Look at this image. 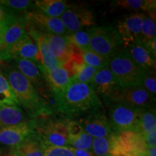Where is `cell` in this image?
I'll return each instance as SVG.
<instances>
[{"mask_svg":"<svg viewBox=\"0 0 156 156\" xmlns=\"http://www.w3.org/2000/svg\"><path fill=\"white\" fill-rule=\"evenodd\" d=\"M4 75L16 97L19 106L28 113L31 119L49 116L51 109L47 102L38 94L34 85L14 67L5 68Z\"/></svg>","mask_w":156,"mask_h":156,"instance_id":"cell-1","label":"cell"},{"mask_svg":"<svg viewBox=\"0 0 156 156\" xmlns=\"http://www.w3.org/2000/svg\"><path fill=\"white\" fill-rule=\"evenodd\" d=\"M70 42L80 50L90 49V29L87 30H79L68 34Z\"/></svg>","mask_w":156,"mask_h":156,"instance_id":"cell-31","label":"cell"},{"mask_svg":"<svg viewBox=\"0 0 156 156\" xmlns=\"http://www.w3.org/2000/svg\"><path fill=\"white\" fill-rule=\"evenodd\" d=\"M51 51L60 65L63 66L69 61L72 54V43L67 35L44 34Z\"/></svg>","mask_w":156,"mask_h":156,"instance_id":"cell-18","label":"cell"},{"mask_svg":"<svg viewBox=\"0 0 156 156\" xmlns=\"http://www.w3.org/2000/svg\"><path fill=\"white\" fill-rule=\"evenodd\" d=\"M27 34L26 21L24 15L17 16L2 29L0 39V61L12 46Z\"/></svg>","mask_w":156,"mask_h":156,"instance_id":"cell-13","label":"cell"},{"mask_svg":"<svg viewBox=\"0 0 156 156\" xmlns=\"http://www.w3.org/2000/svg\"><path fill=\"white\" fill-rule=\"evenodd\" d=\"M56 110L67 116H79L99 110L102 102L89 84L72 82L57 97Z\"/></svg>","mask_w":156,"mask_h":156,"instance_id":"cell-2","label":"cell"},{"mask_svg":"<svg viewBox=\"0 0 156 156\" xmlns=\"http://www.w3.org/2000/svg\"><path fill=\"white\" fill-rule=\"evenodd\" d=\"M123 48L127 51L132 61L144 72L155 69V58L141 43L136 42L124 45Z\"/></svg>","mask_w":156,"mask_h":156,"instance_id":"cell-19","label":"cell"},{"mask_svg":"<svg viewBox=\"0 0 156 156\" xmlns=\"http://www.w3.org/2000/svg\"><path fill=\"white\" fill-rule=\"evenodd\" d=\"M81 54L84 63L97 69H102L108 64V58L103 57L90 49L81 51Z\"/></svg>","mask_w":156,"mask_h":156,"instance_id":"cell-30","label":"cell"},{"mask_svg":"<svg viewBox=\"0 0 156 156\" xmlns=\"http://www.w3.org/2000/svg\"><path fill=\"white\" fill-rule=\"evenodd\" d=\"M0 39H1V30H0Z\"/></svg>","mask_w":156,"mask_h":156,"instance_id":"cell-44","label":"cell"},{"mask_svg":"<svg viewBox=\"0 0 156 156\" xmlns=\"http://www.w3.org/2000/svg\"><path fill=\"white\" fill-rule=\"evenodd\" d=\"M94 138L86 133L77 121L70 120L69 123L68 147L75 149L91 151Z\"/></svg>","mask_w":156,"mask_h":156,"instance_id":"cell-21","label":"cell"},{"mask_svg":"<svg viewBox=\"0 0 156 156\" xmlns=\"http://www.w3.org/2000/svg\"><path fill=\"white\" fill-rule=\"evenodd\" d=\"M156 36L154 37L153 39L148 41L145 42L143 44L144 46H145L146 49L151 53L152 56L155 58L156 57Z\"/></svg>","mask_w":156,"mask_h":156,"instance_id":"cell-37","label":"cell"},{"mask_svg":"<svg viewBox=\"0 0 156 156\" xmlns=\"http://www.w3.org/2000/svg\"><path fill=\"white\" fill-rule=\"evenodd\" d=\"M68 34L82 30L95 25V16L90 9L77 5H70L60 17Z\"/></svg>","mask_w":156,"mask_h":156,"instance_id":"cell-10","label":"cell"},{"mask_svg":"<svg viewBox=\"0 0 156 156\" xmlns=\"http://www.w3.org/2000/svg\"><path fill=\"white\" fill-rule=\"evenodd\" d=\"M15 68L26 77L34 85L37 92H46V80L37 64L34 61L27 59H15Z\"/></svg>","mask_w":156,"mask_h":156,"instance_id":"cell-17","label":"cell"},{"mask_svg":"<svg viewBox=\"0 0 156 156\" xmlns=\"http://www.w3.org/2000/svg\"><path fill=\"white\" fill-rule=\"evenodd\" d=\"M31 119L19 106H0V129L14 126Z\"/></svg>","mask_w":156,"mask_h":156,"instance_id":"cell-22","label":"cell"},{"mask_svg":"<svg viewBox=\"0 0 156 156\" xmlns=\"http://www.w3.org/2000/svg\"><path fill=\"white\" fill-rule=\"evenodd\" d=\"M108 66L120 87L136 86L141 84L144 71L132 61L123 47L109 58Z\"/></svg>","mask_w":156,"mask_h":156,"instance_id":"cell-3","label":"cell"},{"mask_svg":"<svg viewBox=\"0 0 156 156\" xmlns=\"http://www.w3.org/2000/svg\"><path fill=\"white\" fill-rule=\"evenodd\" d=\"M0 106H19V103L7 81L0 70Z\"/></svg>","mask_w":156,"mask_h":156,"instance_id":"cell-28","label":"cell"},{"mask_svg":"<svg viewBox=\"0 0 156 156\" xmlns=\"http://www.w3.org/2000/svg\"><path fill=\"white\" fill-rule=\"evenodd\" d=\"M141 110L132 108L124 103H113L109 109L108 119L112 131L115 133L137 132L138 121Z\"/></svg>","mask_w":156,"mask_h":156,"instance_id":"cell-6","label":"cell"},{"mask_svg":"<svg viewBox=\"0 0 156 156\" xmlns=\"http://www.w3.org/2000/svg\"><path fill=\"white\" fill-rule=\"evenodd\" d=\"M155 2L152 0H119L113 2L112 5L123 9H142L147 12L150 17L155 20Z\"/></svg>","mask_w":156,"mask_h":156,"instance_id":"cell-25","label":"cell"},{"mask_svg":"<svg viewBox=\"0 0 156 156\" xmlns=\"http://www.w3.org/2000/svg\"><path fill=\"white\" fill-rule=\"evenodd\" d=\"M17 17V15L12 14L10 11H9L2 4H0V30H1V32L2 29L10 24Z\"/></svg>","mask_w":156,"mask_h":156,"instance_id":"cell-36","label":"cell"},{"mask_svg":"<svg viewBox=\"0 0 156 156\" xmlns=\"http://www.w3.org/2000/svg\"><path fill=\"white\" fill-rule=\"evenodd\" d=\"M90 85L106 104H112L114 97L121 88L108 66L98 70Z\"/></svg>","mask_w":156,"mask_h":156,"instance_id":"cell-8","label":"cell"},{"mask_svg":"<svg viewBox=\"0 0 156 156\" xmlns=\"http://www.w3.org/2000/svg\"><path fill=\"white\" fill-rule=\"evenodd\" d=\"M0 156H18L13 148H9L8 151H3L0 153Z\"/></svg>","mask_w":156,"mask_h":156,"instance_id":"cell-41","label":"cell"},{"mask_svg":"<svg viewBox=\"0 0 156 156\" xmlns=\"http://www.w3.org/2000/svg\"><path fill=\"white\" fill-rule=\"evenodd\" d=\"M142 155H128V156H141Z\"/></svg>","mask_w":156,"mask_h":156,"instance_id":"cell-42","label":"cell"},{"mask_svg":"<svg viewBox=\"0 0 156 156\" xmlns=\"http://www.w3.org/2000/svg\"><path fill=\"white\" fill-rule=\"evenodd\" d=\"M36 131V121L29 119L17 125L0 129V143L15 148Z\"/></svg>","mask_w":156,"mask_h":156,"instance_id":"cell-11","label":"cell"},{"mask_svg":"<svg viewBox=\"0 0 156 156\" xmlns=\"http://www.w3.org/2000/svg\"><path fill=\"white\" fill-rule=\"evenodd\" d=\"M13 149L18 156H45L44 143L36 131Z\"/></svg>","mask_w":156,"mask_h":156,"instance_id":"cell-23","label":"cell"},{"mask_svg":"<svg viewBox=\"0 0 156 156\" xmlns=\"http://www.w3.org/2000/svg\"><path fill=\"white\" fill-rule=\"evenodd\" d=\"M38 118L36 121V131L44 145L53 147H68L69 123L70 119Z\"/></svg>","mask_w":156,"mask_h":156,"instance_id":"cell-4","label":"cell"},{"mask_svg":"<svg viewBox=\"0 0 156 156\" xmlns=\"http://www.w3.org/2000/svg\"><path fill=\"white\" fill-rule=\"evenodd\" d=\"M71 151L74 156H95L92 151H85V150L75 149L71 147H68Z\"/></svg>","mask_w":156,"mask_h":156,"instance_id":"cell-39","label":"cell"},{"mask_svg":"<svg viewBox=\"0 0 156 156\" xmlns=\"http://www.w3.org/2000/svg\"><path fill=\"white\" fill-rule=\"evenodd\" d=\"M141 156H156V147H146L145 151Z\"/></svg>","mask_w":156,"mask_h":156,"instance_id":"cell-40","label":"cell"},{"mask_svg":"<svg viewBox=\"0 0 156 156\" xmlns=\"http://www.w3.org/2000/svg\"><path fill=\"white\" fill-rule=\"evenodd\" d=\"M116 133L112 132L108 136L94 138L92 150L95 156H114V145Z\"/></svg>","mask_w":156,"mask_h":156,"instance_id":"cell-26","label":"cell"},{"mask_svg":"<svg viewBox=\"0 0 156 156\" xmlns=\"http://www.w3.org/2000/svg\"><path fill=\"white\" fill-rule=\"evenodd\" d=\"M0 4L17 16H21L17 15L20 13H24L25 15L36 9L34 2L29 0H2L0 1Z\"/></svg>","mask_w":156,"mask_h":156,"instance_id":"cell-29","label":"cell"},{"mask_svg":"<svg viewBox=\"0 0 156 156\" xmlns=\"http://www.w3.org/2000/svg\"><path fill=\"white\" fill-rule=\"evenodd\" d=\"M156 129L155 108L142 109L138 121V133L145 136Z\"/></svg>","mask_w":156,"mask_h":156,"instance_id":"cell-27","label":"cell"},{"mask_svg":"<svg viewBox=\"0 0 156 156\" xmlns=\"http://www.w3.org/2000/svg\"><path fill=\"white\" fill-rule=\"evenodd\" d=\"M15 59L31 60L36 64L39 62V54L37 45L28 34H25L9 48L1 61Z\"/></svg>","mask_w":156,"mask_h":156,"instance_id":"cell-14","label":"cell"},{"mask_svg":"<svg viewBox=\"0 0 156 156\" xmlns=\"http://www.w3.org/2000/svg\"><path fill=\"white\" fill-rule=\"evenodd\" d=\"M145 142L147 147H155L156 145V129L145 136Z\"/></svg>","mask_w":156,"mask_h":156,"instance_id":"cell-38","label":"cell"},{"mask_svg":"<svg viewBox=\"0 0 156 156\" xmlns=\"http://www.w3.org/2000/svg\"><path fill=\"white\" fill-rule=\"evenodd\" d=\"M3 151V150L2 149V148L1 147H0V153H2V152Z\"/></svg>","mask_w":156,"mask_h":156,"instance_id":"cell-43","label":"cell"},{"mask_svg":"<svg viewBox=\"0 0 156 156\" xmlns=\"http://www.w3.org/2000/svg\"><path fill=\"white\" fill-rule=\"evenodd\" d=\"M36 9L51 17L60 18L62 14L69 7V4L64 0H38L35 1Z\"/></svg>","mask_w":156,"mask_h":156,"instance_id":"cell-24","label":"cell"},{"mask_svg":"<svg viewBox=\"0 0 156 156\" xmlns=\"http://www.w3.org/2000/svg\"><path fill=\"white\" fill-rule=\"evenodd\" d=\"M121 103L136 109L154 108L155 98L141 85L121 87L113 103ZM112 103V104H113Z\"/></svg>","mask_w":156,"mask_h":156,"instance_id":"cell-7","label":"cell"},{"mask_svg":"<svg viewBox=\"0 0 156 156\" xmlns=\"http://www.w3.org/2000/svg\"><path fill=\"white\" fill-rule=\"evenodd\" d=\"M27 34L34 41L37 45L39 54V62L37 64L41 71H52L60 67V64L56 59L49 47L46 39L42 33L35 30L34 29L26 27Z\"/></svg>","mask_w":156,"mask_h":156,"instance_id":"cell-15","label":"cell"},{"mask_svg":"<svg viewBox=\"0 0 156 156\" xmlns=\"http://www.w3.org/2000/svg\"><path fill=\"white\" fill-rule=\"evenodd\" d=\"M24 17L26 21V27L42 34L61 36L68 34L60 18L46 16L36 9L25 14Z\"/></svg>","mask_w":156,"mask_h":156,"instance_id":"cell-9","label":"cell"},{"mask_svg":"<svg viewBox=\"0 0 156 156\" xmlns=\"http://www.w3.org/2000/svg\"><path fill=\"white\" fill-rule=\"evenodd\" d=\"M140 85L145 88L152 97L155 98L156 93V79L155 70L144 72Z\"/></svg>","mask_w":156,"mask_h":156,"instance_id":"cell-34","label":"cell"},{"mask_svg":"<svg viewBox=\"0 0 156 156\" xmlns=\"http://www.w3.org/2000/svg\"><path fill=\"white\" fill-rule=\"evenodd\" d=\"M155 20L152 19L149 16H145L142 26L140 42L143 44L153 39L154 37H155Z\"/></svg>","mask_w":156,"mask_h":156,"instance_id":"cell-33","label":"cell"},{"mask_svg":"<svg viewBox=\"0 0 156 156\" xmlns=\"http://www.w3.org/2000/svg\"><path fill=\"white\" fill-rule=\"evenodd\" d=\"M45 156H74L68 147H53L44 144Z\"/></svg>","mask_w":156,"mask_h":156,"instance_id":"cell-35","label":"cell"},{"mask_svg":"<svg viewBox=\"0 0 156 156\" xmlns=\"http://www.w3.org/2000/svg\"><path fill=\"white\" fill-rule=\"evenodd\" d=\"M98 70V69L84 63L73 77V82L90 85Z\"/></svg>","mask_w":156,"mask_h":156,"instance_id":"cell-32","label":"cell"},{"mask_svg":"<svg viewBox=\"0 0 156 156\" xmlns=\"http://www.w3.org/2000/svg\"><path fill=\"white\" fill-rule=\"evenodd\" d=\"M78 122L84 131L93 138L103 137L112 132L108 118L99 110L90 113Z\"/></svg>","mask_w":156,"mask_h":156,"instance_id":"cell-16","label":"cell"},{"mask_svg":"<svg viewBox=\"0 0 156 156\" xmlns=\"http://www.w3.org/2000/svg\"><path fill=\"white\" fill-rule=\"evenodd\" d=\"M41 73L54 98L61 94L73 82V78L69 72L63 66H60L52 71H41Z\"/></svg>","mask_w":156,"mask_h":156,"instance_id":"cell-20","label":"cell"},{"mask_svg":"<svg viewBox=\"0 0 156 156\" xmlns=\"http://www.w3.org/2000/svg\"><path fill=\"white\" fill-rule=\"evenodd\" d=\"M145 16L142 13H134L118 21L116 30L122 40V46L140 42L142 26Z\"/></svg>","mask_w":156,"mask_h":156,"instance_id":"cell-12","label":"cell"},{"mask_svg":"<svg viewBox=\"0 0 156 156\" xmlns=\"http://www.w3.org/2000/svg\"><path fill=\"white\" fill-rule=\"evenodd\" d=\"M122 44L120 35L114 27L100 26L90 29V49L103 57L109 59Z\"/></svg>","mask_w":156,"mask_h":156,"instance_id":"cell-5","label":"cell"}]
</instances>
